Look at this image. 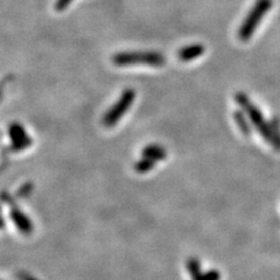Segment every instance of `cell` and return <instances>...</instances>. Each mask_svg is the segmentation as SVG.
Segmentation results:
<instances>
[{"mask_svg":"<svg viewBox=\"0 0 280 280\" xmlns=\"http://www.w3.org/2000/svg\"><path fill=\"white\" fill-rule=\"evenodd\" d=\"M143 157L151 159V160L157 162V161L165 160L167 157V153L162 146L157 145V144H151L146 146V147L143 149Z\"/></svg>","mask_w":280,"mask_h":280,"instance_id":"cell-8","label":"cell"},{"mask_svg":"<svg viewBox=\"0 0 280 280\" xmlns=\"http://www.w3.org/2000/svg\"><path fill=\"white\" fill-rule=\"evenodd\" d=\"M73 0H56L55 3V11L57 12H63L67 7H68L70 4H72Z\"/></svg>","mask_w":280,"mask_h":280,"instance_id":"cell-14","label":"cell"},{"mask_svg":"<svg viewBox=\"0 0 280 280\" xmlns=\"http://www.w3.org/2000/svg\"><path fill=\"white\" fill-rule=\"evenodd\" d=\"M112 62L118 67H130L135 64H145L148 67H162L166 63V58L159 52L153 51H132L120 52L112 56Z\"/></svg>","mask_w":280,"mask_h":280,"instance_id":"cell-1","label":"cell"},{"mask_svg":"<svg viewBox=\"0 0 280 280\" xmlns=\"http://www.w3.org/2000/svg\"><path fill=\"white\" fill-rule=\"evenodd\" d=\"M245 115L246 114L243 110H237L235 114H233V118H235L237 126L241 130V132L243 133L244 136H250L251 135V128H250V124Z\"/></svg>","mask_w":280,"mask_h":280,"instance_id":"cell-10","label":"cell"},{"mask_svg":"<svg viewBox=\"0 0 280 280\" xmlns=\"http://www.w3.org/2000/svg\"><path fill=\"white\" fill-rule=\"evenodd\" d=\"M10 217L11 220L13 221L15 227L18 228L20 232L25 236L32 235L33 230H34V225H33L32 220L25 214L21 209L16 207V203L11 206V211H10Z\"/></svg>","mask_w":280,"mask_h":280,"instance_id":"cell-6","label":"cell"},{"mask_svg":"<svg viewBox=\"0 0 280 280\" xmlns=\"http://www.w3.org/2000/svg\"><path fill=\"white\" fill-rule=\"evenodd\" d=\"M154 165H156V161L151 160V159L144 158L137 162L135 165V170L137 173L144 174V173H148L154 168Z\"/></svg>","mask_w":280,"mask_h":280,"instance_id":"cell-12","label":"cell"},{"mask_svg":"<svg viewBox=\"0 0 280 280\" xmlns=\"http://www.w3.org/2000/svg\"><path fill=\"white\" fill-rule=\"evenodd\" d=\"M204 280H221V273L217 270H209L204 273Z\"/></svg>","mask_w":280,"mask_h":280,"instance_id":"cell-15","label":"cell"},{"mask_svg":"<svg viewBox=\"0 0 280 280\" xmlns=\"http://www.w3.org/2000/svg\"><path fill=\"white\" fill-rule=\"evenodd\" d=\"M2 96H3V85L0 87V98H2Z\"/></svg>","mask_w":280,"mask_h":280,"instance_id":"cell-18","label":"cell"},{"mask_svg":"<svg viewBox=\"0 0 280 280\" xmlns=\"http://www.w3.org/2000/svg\"><path fill=\"white\" fill-rule=\"evenodd\" d=\"M5 225H6L5 220H4V217L0 216V229H4V228H5Z\"/></svg>","mask_w":280,"mask_h":280,"instance_id":"cell-17","label":"cell"},{"mask_svg":"<svg viewBox=\"0 0 280 280\" xmlns=\"http://www.w3.org/2000/svg\"><path fill=\"white\" fill-rule=\"evenodd\" d=\"M206 52V48L201 44H193L189 46H185L181 48L178 53V57L182 62H189L193 61L195 58H199L202 54Z\"/></svg>","mask_w":280,"mask_h":280,"instance_id":"cell-7","label":"cell"},{"mask_svg":"<svg viewBox=\"0 0 280 280\" xmlns=\"http://www.w3.org/2000/svg\"><path fill=\"white\" fill-rule=\"evenodd\" d=\"M187 269L189 272L191 280H204V273H202L201 264L198 258L191 257L187 261Z\"/></svg>","mask_w":280,"mask_h":280,"instance_id":"cell-9","label":"cell"},{"mask_svg":"<svg viewBox=\"0 0 280 280\" xmlns=\"http://www.w3.org/2000/svg\"><path fill=\"white\" fill-rule=\"evenodd\" d=\"M272 5V0H257L251 11L246 15L244 21L242 23L240 29H238V37H240L241 41L246 42V41L251 39L259 23L262 21V19L264 18Z\"/></svg>","mask_w":280,"mask_h":280,"instance_id":"cell-2","label":"cell"},{"mask_svg":"<svg viewBox=\"0 0 280 280\" xmlns=\"http://www.w3.org/2000/svg\"><path fill=\"white\" fill-rule=\"evenodd\" d=\"M0 214H2V207H0Z\"/></svg>","mask_w":280,"mask_h":280,"instance_id":"cell-19","label":"cell"},{"mask_svg":"<svg viewBox=\"0 0 280 280\" xmlns=\"http://www.w3.org/2000/svg\"><path fill=\"white\" fill-rule=\"evenodd\" d=\"M236 102L241 106L242 110L245 112L246 116H248V118L252 123L253 126L257 128L259 135L263 136V138L266 140V143H269L270 145L272 144V133H271L270 123L266 122L264 116L258 110V107L254 106L250 102L249 97L244 93H238L236 95Z\"/></svg>","mask_w":280,"mask_h":280,"instance_id":"cell-3","label":"cell"},{"mask_svg":"<svg viewBox=\"0 0 280 280\" xmlns=\"http://www.w3.org/2000/svg\"><path fill=\"white\" fill-rule=\"evenodd\" d=\"M8 136L12 140L11 149L13 152H21L32 145L33 140L29 137L21 124L13 123L8 127Z\"/></svg>","mask_w":280,"mask_h":280,"instance_id":"cell-5","label":"cell"},{"mask_svg":"<svg viewBox=\"0 0 280 280\" xmlns=\"http://www.w3.org/2000/svg\"><path fill=\"white\" fill-rule=\"evenodd\" d=\"M271 133H272V145L275 151H280V119L278 117H273L270 122Z\"/></svg>","mask_w":280,"mask_h":280,"instance_id":"cell-11","label":"cell"},{"mask_svg":"<svg viewBox=\"0 0 280 280\" xmlns=\"http://www.w3.org/2000/svg\"><path fill=\"white\" fill-rule=\"evenodd\" d=\"M136 99V91L133 89H125L118 101L116 102L114 106L109 109L105 116L103 117V125L106 127H112L117 125L120 118H123L127 110L132 106Z\"/></svg>","mask_w":280,"mask_h":280,"instance_id":"cell-4","label":"cell"},{"mask_svg":"<svg viewBox=\"0 0 280 280\" xmlns=\"http://www.w3.org/2000/svg\"><path fill=\"white\" fill-rule=\"evenodd\" d=\"M18 277L20 278V280H39V279H36V278H34V277H32L31 274L25 273V272L19 273V274H18Z\"/></svg>","mask_w":280,"mask_h":280,"instance_id":"cell-16","label":"cell"},{"mask_svg":"<svg viewBox=\"0 0 280 280\" xmlns=\"http://www.w3.org/2000/svg\"><path fill=\"white\" fill-rule=\"evenodd\" d=\"M34 190V185L32 182H26L19 188V190L16 191V198L19 199H27L31 196V194Z\"/></svg>","mask_w":280,"mask_h":280,"instance_id":"cell-13","label":"cell"}]
</instances>
